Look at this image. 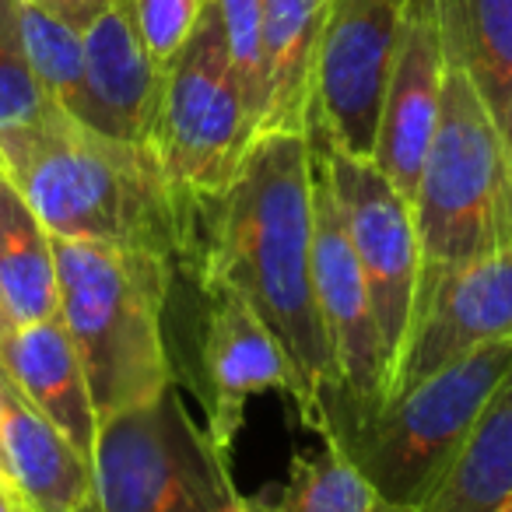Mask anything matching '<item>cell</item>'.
I'll return each instance as SVG.
<instances>
[{
    "label": "cell",
    "instance_id": "obj_1",
    "mask_svg": "<svg viewBox=\"0 0 512 512\" xmlns=\"http://www.w3.org/2000/svg\"><path fill=\"white\" fill-rule=\"evenodd\" d=\"M179 260L225 278L274 330L299 379L295 411L316 432L323 397L337 390V369L313 288L309 134H256L228 190L193 211L190 242Z\"/></svg>",
    "mask_w": 512,
    "mask_h": 512
},
{
    "label": "cell",
    "instance_id": "obj_2",
    "mask_svg": "<svg viewBox=\"0 0 512 512\" xmlns=\"http://www.w3.org/2000/svg\"><path fill=\"white\" fill-rule=\"evenodd\" d=\"M53 239L141 249L176 264L190 242V211L148 144L106 137L53 109L36 130L0 148Z\"/></svg>",
    "mask_w": 512,
    "mask_h": 512
},
{
    "label": "cell",
    "instance_id": "obj_3",
    "mask_svg": "<svg viewBox=\"0 0 512 512\" xmlns=\"http://www.w3.org/2000/svg\"><path fill=\"white\" fill-rule=\"evenodd\" d=\"M53 253L57 313L78 348L99 421L176 386L165 344L169 260L81 239H53Z\"/></svg>",
    "mask_w": 512,
    "mask_h": 512
},
{
    "label": "cell",
    "instance_id": "obj_4",
    "mask_svg": "<svg viewBox=\"0 0 512 512\" xmlns=\"http://www.w3.org/2000/svg\"><path fill=\"white\" fill-rule=\"evenodd\" d=\"M414 225L421 246L414 316L446 278L512 246V151L449 43L439 123L414 193Z\"/></svg>",
    "mask_w": 512,
    "mask_h": 512
},
{
    "label": "cell",
    "instance_id": "obj_5",
    "mask_svg": "<svg viewBox=\"0 0 512 512\" xmlns=\"http://www.w3.org/2000/svg\"><path fill=\"white\" fill-rule=\"evenodd\" d=\"M509 369L512 341L481 344L421 383L393 393L369 418L334 428L323 442L369 481L386 509L418 512Z\"/></svg>",
    "mask_w": 512,
    "mask_h": 512
},
{
    "label": "cell",
    "instance_id": "obj_6",
    "mask_svg": "<svg viewBox=\"0 0 512 512\" xmlns=\"http://www.w3.org/2000/svg\"><path fill=\"white\" fill-rule=\"evenodd\" d=\"M165 344L176 386H190L207 414L214 446L232 453L256 393H285L299 404V379L274 330L246 295L197 264H172Z\"/></svg>",
    "mask_w": 512,
    "mask_h": 512
},
{
    "label": "cell",
    "instance_id": "obj_7",
    "mask_svg": "<svg viewBox=\"0 0 512 512\" xmlns=\"http://www.w3.org/2000/svg\"><path fill=\"white\" fill-rule=\"evenodd\" d=\"M228 456L169 386L99 421L88 512H242Z\"/></svg>",
    "mask_w": 512,
    "mask_h": 512
},
{
    "label": "cell",
    "instance_id": "obj_8",
    "mask_svg": "<svg viewBox=\"0 0 512 512\" xmlns=\"http://www.w3.org/2000/svg\"><path fill=\"white\" fill-rule=\"evenodd\" d=\"M253 137L256 120L228 60L218 8L207 0L193 36L162 71L148 148L193 218L228 190Z\"/></svg>",
    "mask_w": 512,
    "mask_h": 512
},
{
    "label": "cell",
    "instance_id": "obj_9",
    "mask_svg": "<svg viewBox=\"0 0 512 512\" xmlns=\"http://www.w3.org/2000/svg\"><path fill=\"white\" fill-rule=\"evenodd\" d=\"M313 144L327 186L337 200L351 253L369 288L372 316L397 379L400 358L411 341L414 299H418L421 246L414 225V204L376 169L372 158H355L327 144ZM393 390V386H390Z\"/></svg>",
    "mask_w": 512,
    "mask_h": 512
},
{
    "label": "cell",
    "instance_id": "obj_10",
    "mask_svg": "<svg viewBox=\"0 0 512 512\" xmlns=\"http://www.w3.org/2000/svg\"><path fill=\"white\" fill-rule=\"evenodd\" d=\"M407 0H330L313 71L309 141L372 158Z\"/></svg>",
    "mask_w": 512,
    "mask_h": 512
},
{
    "label": "cell",
    "instance_id": "obj_11",
    "mask_svg": "<svg viewBox=\"0 0 512 512\" xmlns=\"http://www.w3.org/2000/svg\"><path fill=\"white\" fill-rule=\"evenodd\" d=\"M442 78H446L442 0H407L372 162L411 204L439 123Z\"/></svg>",
    "mask_w": 512,
    "mask_h": 512
},
{
    "label": "cell",
    "instance_id": "obj_12",
    "mask_svg": "<svg viewBox=\"0 0 512 512\" xmlns=\"http://www.w3.org/2000/svg\"><path fill=\"white\" fill-rule=\"evenodd\" d=\"M495 341H512V246L463 267L435 288L414 316L390 397Z\"/></svg>",
    "mask_w": 512,
    "mask_h": 512
},
{
    "label": "cell",
    "instance_id": "obj_13",
    "mask_svg": "<svg viewBox=\"0 0 512 512\" xmlns=\"http://www.w3.org/2000/svg\"><path fill=\"white\" fill-rule=\"evenodd\" d=\"M85 81L74 120L116 141L148 144L162 71L151 64L127 0H116L85 32Z\"/></svg>",
    "mask_w": 512,
    "mask_h": 512
},
{
    "label": "cell",
    "instance_id": "obj_14",
    "mask_svg": "<svg viewBox=\"0 0 512 512\" xmlns=\"http://www.w3.org/2000/svg\"><path fill=\"white\" fill-rule=\"evenodd\" d=\"M0 474L32 512L92 509V460L0 369Z\"/></svg>",
    "mask_w": 512,
    "mask_h": 512
},
{
    "label": "cell",
    "instance_id": "obj_15",
    "mask_svg": "<svg viewBox=\"0 0 512 512\" xmlns=\"http://www.w3.org/2000/svg\"><path fill=\"white\" fill-rule=\"evenodd\" d=\"M0 369L92 460L99 414H95L78 348L60 313L11 327L0 337Z\"/></svg>",
    "mask_w": 512,
    "mask_h": 512
},
{
    "label": "cell",
    "instance_id": "obj_16",
    "mask_svg": "<svg viewBox=\"0 0 512 512\" xmlns=\"http://www.w3.org/2000/svg\"><path fill=\"white\" fill-rule=\"evenodd\" d=\"M330 0H264V130H309L313 71Z\"/></svg>",
    "mask_w": 512,
    "mask_h": 512
},
{
    "label": "cell",
    "instance_id": "obj_17",
    "mask_svg": "<svg viewBox=\"0 0 512 512\" xmlns=\"http://www.w3.org/2000/svg\"><path fill=\"white\" fill-rule=\"evenodd\" d=\"M418 512H512V369Z\"/></svg>",
    "mask_w": 512,
    "mask_h": 512
},
{
    "label": "cell",
    "instance_id": "obj_18",
    "mask_svg": "<svg viewBox=\"0 0 512 512\" xmlns=\"http://www.w3.org/2000/svg\"><path fill=\"white\" fill-rule=\"evenodd\" d=\"M0 295L15 327L57 316L60 309L53 235L8 169H0Z\"/></svg>",
    "mask_w": 512,
    "mask_h": 512
},
{
    "label": "cell",
    "instance_id": "obj_19",
    "mask_svg": "<svg viewBox=\"0 0 512 512\" xmlns=\"http://www.w3.org/2000/svg\"><path fill=\"white\" fill-rule=\"evenodd\" d=\"M442 36L505 134L512 120V0H442Z\"/></svg>",
    "mask_w": 512,
    "mask_h": 512
},
{
    "label": "cell",
    "instance_id": "obj_20",
    "mask_svg": "<svg viewBox=\"0 0 512 512\" xmlns=\"http://www.w3.org/2000/svg\"><path fill=\"white\" fill-rule=\"evenodd\" d=\"M242 512H386L362 474L323 442L316 453H292L281 484L242 495Z\"/></svg>",
    "mask_w": 512,
    "mask_h": 512
},
{
    "label": "cell",
    "instance_id": "obj_21",
    "mask_svg": "<svg viewBox=\"0 0 512 512\" xmlns=\"http://www.w3.org/2000/svg\"><path fill=\"white\" fill-rule=\"evenodd\" d=\"M57 109L32 74L22 43V0H0V148L36 130Z\"/></svg>",
    "mask_w": 512,
    "mask_h": 512
},
{
    "label": "cell",
    "instance_id": "obj_22",
    "mask_svg": "<svg viewBox=\"0 0 512 512\" xmlns=\"http://www.w3.org/2000/svg\"><path fill=\"white\" fill-rule=\"evenodd\" d=\"M22 43L32 74L64 113H74L85 81V43L81 32L64 25L60 18L46 15L43 8L22 0Z\"/></svg>",
    "mask_w": 512,
    "mask_h": 512
},
{
    "label": "cell",
    "instance_id": "obj_23",
    "mask_svg": "<svg viewBox=\"0 0 512 512\" xmlns=\"http://www.w3.org/2000/svg\"><path fill=\"white\" fill-rule=\"evenodd\" d=\"M232 71L246 92L249 113L260 123L264 102V0H214Z\"/></svg>",
    "mask_w": 512,
    "mask_h": 512
},
{
    "label": "cell",
    "instance_id": "obj_24",
    "mask_svg": "<svg viewBox=\"0 0 512 512\" xmlns=\"http://www.w3.org/2000/svg\"><path fill=\"white\" fill-rule=\"evenodd\" d=\"M127 8L151 64L165 71L193 36L207 0H127Z\"/></svg>",
    "mask_w": 512,
    "mask_h": 512
},
{
    "label": "cell",
    "instance_id": "obj_25",
    "mask_svg": "<svg viewBox=\"0 0 512 512\" xmlns=\"http://www.w3.org/2000/svg\"><path fill=\"white\" fill-rule=\"evenodd\" d=\"M36 8H43L46 15L60 18L64 25H71L74 32H85L102 11H109L116 0H29Z\"/></svg>",
    "mask_w": 512,
    "mask_h": 512
},
{
    "label": "cell",
    "instance_id": "obj_26",
    "mask_svg": "<svg viewBox=\"0 0 512 512\" xmlns=\"http://www.w3.org/2000/svg\"><path fill=\"white\" fill-rule=\"evenodd\" d=\"M0 512H32V505L25 502V495L0 474Z\"/></svg>",
    "mask_w": 512,
    "mask_h": 512
},
{
    "label": "cell",
    "instance_id": "obj_27",
    "mask_svg": "<svg viewBox=\"0 0 512 512\" xmlns=\"http://www.w3.org/2000/svg\"><path fill=\"white\" fill-rule=\"evenodd\" d=\"M11 327H15V323H11V316H8V306H4V295H0V337L8 334Z\"/></svg>",
    "mask_w": 512,
    "mask_h": 512
},
{
    "label": "cell",
    "instance_id": "obj_28",
    "mask_svg": "<svg viewBox=\"0 0 512 512\" xmlns=\"http://www.w3.org/2000/svg\"><path fill=\"white\" fill-rule=\"evenodd\" d=\"M502 137H505V144H509V151H512V120H509V127H505Z\"/></svg>",
    "mask_w": 512,
    "mask_h": 512
},
{
    "label": "cell",
    "instance_id": "obj_29",
    "mask_svg": "<svg viewBox=\"0 0 512 512\" xmlns=\"http://www.w3.org/2000/svg\"><path fill=\"white\" fill-rule=\"evenodd\" d=\"M386 512H397V509H386Z\"/></svg>",
    "mask_w": 512,
    "mask_h": 512
},
{
    "label": "cell",
    "instance_id": "obj_30",
    "mask_svg": "<svg viewBox=\"0 0 512 512\" xmlns=\"http://www.w3.org/2000/svg\"><path fill=\"white\" fill-rule=\"evenodd\" d=\"M0 169H4V162H0Z\"/></svg>",
    "mask_w": 512,
    "mask_h": 512
}]
</instances>
